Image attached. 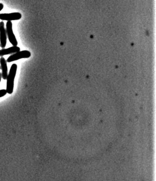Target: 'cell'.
I'll return each instance as SVG.
<instances>
[{
	"label": "cell",
	"mask_w": 156,
	"mask_h": 181,
	"mask_svg": "<svg viewBox=\"0 0 156 181\" xmlns=\"http://www.w3.org/2000/svg\"><path fill=\"white\" fill-rule=\"evenodd\" d=\"M17 66L16 64H13L11 66L9 74L7 75V81L6 91L7 94H12L13 91L14 81L16 77Z\"/></svg>",
	"instance_id": "1"
},
{
	"label": "cell",
	"mask_w": 156,
	"mask_h": 181,
	"mask_svg": "<svg viewBox=\"0 0 156 181\" xmlns=\"http://www.w3.org/2000/svg\"><path fill=\"white\" fill-rule=\"evenodd\" d=\"M31 56V53L28 50L20 51L15 53L12 54L6 60L7 62L10 63L13 61H17L18 60L23 58H28Z\"/></svg>",
	"instance_id": "2"
},
{
	"label": "cell",
	"mask_w": 156,
	"mask_h": 181,
	"mask_svg": "<svg viewBox=\"0 0 156 181\" xmlns=\"http://www.w3.org/2000/svg\"><path fill=\"white\" fill-rule=\"evenodd\" d=\"M6 33L7 38L11 44L13 46H17L18 44L17 40L13 33L12 29V23L11 21H8L6 24Z\"/></svg>",
	"instance_id": "3"
},
{
	"label": "cell",
	"mask_w": 156,
	"mask_h": 181,
	"mask_svg": "<svg viewBox=\"0 0 156 181\" xmlns=\"http://www.w3.org/2000/svg\"><path fill=\"white\" fill-rule=\"evenodd\" d=\"M21 14L20 13H0V20L2 21H17L21 18Z\"/></svg>",
	"instance_id": "4"
},
{
	"label": "cell",
	"mask_w": 156,
	"mask_h": 181,
	"mask_svg": "<svg viewBox=\"0 0 156 181\" xmlns=\"http://www.w3.org/2000/svg\"><path fill=\"white\" fill-rule=\"evenodd\" d=\"M7 42V35L3 22H0V46L2 49L6 47Z\"/></svg>",
	"instance_id": "5"
},
{
	"label": "cell",
	"mask_w": 156,
	"mask_h": 181,
	"mask_svg": "<svg viewBox=\"0 0 156 181\" xmlns=\"http://www.w3.org/2000/svg\"><path fill=\"white\" fill-rule=\"evenodd\" d=\"M21 51V48L17 46H13L8 48H3L0 50V56L2 57L6 55L12 54Z\"/></svg>",
	"instance_id": "6"
},
{
	"label": "cell",
	"mask_w": 156,
	"mask_h": 181,
	"mask_svg": "<svg viewBox=\"0 0 156 181\" xmlns=\"http://www.w3.org/2000/svg\"><path fill=\"white\" fill-rule=\"evenodd\" d=\"M7 62L6 60L4 57H2L0 58V64H1V69H2V78L4 80H7Z\"/></svg>",
	"instance_id": "7"
},
{
	"label": "cell",
	"mask_w": 156,
	"mask_h": 181,
	"mask_svg": "<svg viewBox=\"0 0 156 181\" xmlns=\"http://www.w3.org/2000/svg\"><path fill=\"white\" fill-rule=\"evenodd\" d=\"M7 94V92L6 90L2 89V90H0V98L4 97Z\"/></svg>",
	"instance_id": "8"
},
{
	"label": "cell",
	"mask_w": 156,
	"mask_h": 181,
	"mask_svg": "<svg viewBox=\"0 0 156 181\" xmlns=\"http://www.w3.org/2000/svg\"><path fill=\"white\" fill-rule=\"evenodd\" d=\"M4 8V5L2 3H0V12Z\"/></svg>",
	"instance_id": "9"
},
{
	"label": "cell",
	"mask_w": 156,
	"mask_h": 181,
	"mask_svg": "<svg viewBox=\"0 0 156 181\" xmlns=\"http://www.w3.org/2000/svg\"><path fill=\"white\" fill-rule=\"evenodd\" d=\"M1 79H2V75L1 73L0 72V82L1 81Z\"/></svg>",
	"instance_id": "10"
},
{
	"label": "cell",
	"mask_w": 156,
	"mask_h": 181,
	"mask_svg": "<svg viewBox=\"0 0 156 181\" xmlns=\"http://www.w3.org/2000/svg\"><path fill=\"white\" fill-rule=\"evenodd\" d=\"M0 69H1V67H0Z\"/></svg>",
	"instance_id": "11"
}]
</instances>
